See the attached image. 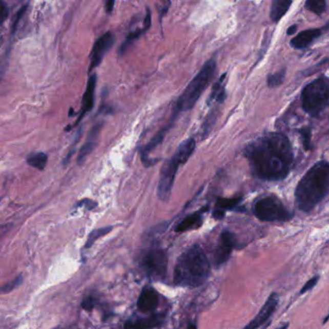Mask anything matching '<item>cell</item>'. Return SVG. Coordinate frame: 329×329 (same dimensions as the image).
I'll return each instance as SVG.
<instances>
[{"label":"cell","mask_w":329,"mask_h":329,"mask_svg":"<svg viewBox=\"0 0 329 329\" xmlns=\"http://www.w3.org/2000/svg\"><path fill=\"white\" fill-rule=\"evenodd\" d=\"M244 155L253 173L265 181L284 180L294 160L288 137L280 132H270L250 142Z\"/></svg>","instance_id":"6da1fadb"},{"label":"cell","mask_w":329,"mask_h":329,"mask_svg":"<svg viewBox=\"0 0 329 329\" xmlns=\"http://www.w3.org/2000/svg\"><path fill=\"white\" fill-rule=\"evenodd\" d=\"M329 193V162L319 161L298 182L296 190L297 208L308 213Z\"/></svg>","instance_id":"7a4b0ae2"},{"label":"cell","mask_w":329,"mask_h":329,"mask_svg":"<svg viewBox=\"0 0 329 329\" xmlns=\"http://www.w3.org/2000/svg\"><path fill=\"white\" fill-rule=\"evenodd\" d=\"M211 273V263L205 251L193 245L178 258L174 269V282L187 288H197L206 282Z\"/></svg>","instance_id":"3957f363"},{"label":"cell","mask_w":329,"mask_h":329,"mask_svg":"<svg viewBox=\"0 0 329 329\" xmlns=\"http://www.w3.org/2000/svg\"><path fill=\"white\" fill-rule=\"evenodd\" d=\"M195 148V139L189 138L182 141L176 150L173 156L161 167L157 184V196L161 201L167 202L170 199L178 169L190 159Z\"/></svg>","instance_id":"277c9868"},{"label":"cell","mask_w":329,"mask_h":329,"mask_svg":"<svg viewBox=\"0 0 329 329\" xmlns=\"http://www.w3.org/2000/svg\"><path fill=\"white\" fill-rule=\"evenodd\" d=\"M216 71V62L214 59L208 60L205 65L202 67L200 72L198 73L195 77L190 81L188 87L182 92L181 96L178 98L172 110V117L171 122L173 123L174 120L177 116L180 115L181 112L189 111L191 108L196 105L199 98L206 90L208 85L212 81L214 74Z\"/></svg>","instance_id":"5b68a950"},{"label":"cell","mask_w":329,"mask_h":329,"mask_svg":"<svg viewBox=\"0 0 329 329\" xmlns=\"http://www.w3.org/2000/svg\"><path fill=\"white\" fill-rule=\"evenodd\" d=\"M302 107L306 113L318 117L329 106V83L324 78L316 79L305 86L301 94Z\"/></svg>","instance_id":"8992f818"},{"label":"cell","mask_w":329,"mask_h":329,"mask_svg":"<svg viewBox=\"0 0 329 329\" xmlns=\"http://www.w3.org/2000/svg\"><path fill=\"white\" fill-rule=\"evenodd\" d=\"M253 212L256 217L262 221H289L293 217V214L275 196H265L257 200Z\"/></svg>","instance_id":"52a82bcc"},{"label":"cell","mask_w":329,"mask_h":329,"mask_svg":"<svg viewBox=\"0 0 329 329\" xmlns=\"http://www.w3.org/2000/svg\"><path fill=\"white\" fill-rule=\"evenodd\" d=\"M140 264L149 278L163 280L167 273L168 259L163 250L152 249L142 257Z\"/></svg>","instance_id":"ba28073f"},{"label":"cell","mask_w":329,"mask_h":329,"mask_svg":"<svg viewBox=\"0 0 329 329\" xmlns=\"http://www.w3.org/2000/svg\"><path fill=\"white\" fill-rule=\"evenodd\" d=\"M114 41H115L114 34L108 31L104 35H101L94 44V47L91 51L89 73H91L95 68L100 65L107 51L112 48Z\"/></svg>","instance_id":"9c48e42d"},{"label":"cell","mask_w":329,"mask_h":329,"mask_svg":"<svg viewBox=\"0 0 329 329\" xmlns=\"http://www.w3.org/2000/svg\"><path fill=\"white\" fill-rule=\"evenodd\" d=\"M237 240L236 236L231 231H223L220 235V242L216 248L214 253V263L216 265H221L226 263L229 258L233 249L236 246Z\"/></svg>","instance_id":"30bf717a"},{"label":"cell","mask_w":329,"mask_h":329,"mask_svg":"<svg viewBox=\"0 0 329 329\" xmlns=\"http://www.w3.org/2000/svg\"><path fill=\"white\" fill-rule=\"evenodd\" d=\"M278 295L273 293L268 300L264 302L261 310L256 315L255 318L250 321L246 326L243 329H257L261 325H263L265 321H268L272 316V314L275 311L277 305H278Z\"/></svg>","instance_id":"8fae6325"},{"label":"cell","mask_w":329,"mask_h":329,"mask_svg":"<svg viewBox=\"0 0 329 329\" xmlns=\"http://www.w3.org/2000/svg\"><path fill=\"white\" fill-rule=\"evenodd\" d=\"M96 85H97V74H91L90 77L88 78L86 90L83 95V104H81V109L79 112V117L77 118L76 122L74 125H77L83 119V117L86 115L88 112H90L92 108L94 107L95 104V91H96Z\"/></svg>","instance_id":"7c38bea8"},{"label":"cell","mask_w":329,"mask_h":329,"mask_svg":"<svg viewBox=\"0 0 329 329\" xmlns=\"http://www.w3.org/2000/svg\"><path fill=\"white\" fill-rule=\"evenodd\" d=\"M159 297L156 290L150 286L144 287L140 293L138 300H137V308L140 312H154L158 306Z\"/></svg>","instance_id":"4fadbf2b"},{"label":"cell","mask_w":329,"mask_h":329,"mask_svg":"<svg viewBox=\"0 0 329 329\" xmlns=\"http://www.w3.org/2000/svg\"><path fill=\"white\" fill-rule=\"evenodd\" d=\"M321 35V29L320 28L305 30L303 32L297 34V36L291 41V45L293 48L297 50L305 49L308 46H310L313 42L315 41L317 38H319Z\"/></svg>","instance_id":"5bb4252c"},{"label":"cell","mask_w":329,"mask_h":329,"mask_svg":"<svg viewBox=\"0 0 329 329\" xmlns=\"http://www.w3.org/2000/svg\"><path fill=\"white\" fill-rule=\"evenodd\" d=\"M207 210H208L207 208H204L199 212L188 215L178 224L175 231L178 233H181V232H187V231L197 229L199 227H201L203 223V214L204 212H206Z\"/></svg>","instance_id":"9a60e30c"},{"label":"cell","mask_w":329,"mask_h":329,"mask_svg":"<svg viewBox=\"0 0 329 329\" xmlns=\"http://www.w3.org/2000/svg\"><path fill=\"white\" fill-rule=\"evenodd\" d=\"M146 12H147V14H146V17L144 19V23H143V27L129 34V36L127 37L126 41L124 42L123 44L121 45L120 49H119V53L120 54H124L127 51V50L132 46V44L136 41L142 34L145 33L150 28V26H151V12H150V9L147 8Z\"/></svg>","instance_id":"2e32d148"},{"label":"cell","mask_w":329,"mask_h":329,"mask_svg":"<svg viewBox=\"0 0 329 329\" xmlns=\"http://www.w3.org/2000/svg\"><path fill=\"white\" fill-rule=\"evenodd\" d=\"M161 321L162 320L156 316L151 319L130 320L125 323V329H154Z\"/></svg>","instance_id":"e0dca14e"},{"label":"cell","mask_w":329,"mask_h":329,"mask_svg":"<svg viewBox=\"0 0 329 329\" xmlns=\"http://www.w3.org/2000/svg\"><path fill=\"white\" fill-rule=\"evenodd\" d=\"M225 79H226V74H222L220 76V78L214 83V87L212 89V93L208 99L209 106H211L214 102H222L226 98L225 85H224Z\"/></svg>","instance_id":"ac0fdd59"},{"label":"cell","mask_w":329,"mask_h":329,"mask_svg":"<svg viewBox=\"0 0 329 329\" xmlns=\"http://www.w3.org/2000/svg\"><path fill=\"white\" fill-rule=\"evenodd\" d=\"M292 1L290 0H274L271 9V18L273 23H278L288 12Z\"/></svg>","instance_id":"d6986e66"},{"label":"cell","mask_w":329,"mask_h":329,"mask_svg":"<svg viewBox=\"0 0 329 329\" xmlns=\"http://www.w3.org/2000/svg\"><path fill=\"white\" fill-rule=\"evenodd\" d=\"M170 124H169L167 127L161 129V130L157 132L156 135L152 138V140L149 142L148 144H146L143 148L140 150L141 158H143V157H149V153L152 152L154 149H156V146H158V145L163 141L166 133H167V132L169 131V129H170Z\"/></svg>","instance_id":"ffe728a7"},{"label":"cell","mask_w":329,"mask_h":329,"mask_svg":"<svg viewBox=\"0 0 329 329\" xmlns=\"http://www.w3.org/2000/svg\"><path fill=\"white\" fill-rule=\"evenodd\" d=\"M48 159H49V156L46 153L37 152V153H32L27 156L26 162H27V164L32 166L34 168L43 171L47 166Z\"/></svg>","instance_id":"44dd1931"},{"label":"cell","mask_w":329,"mask_h":329,"mask_svg":"<svg viewBox=\"0 0 329 329\" xmlns=\"http://www.w3.org/2000/svg\"><path fill=\"white\" fill-rule=\"evenodd\" d=\"M241 201V198H218L216 202L215 209L220 210L223 212L235 210L239 206V202Z\"/></svg>","instance_id":"7402d4cb"},{"label":"cell","mask_w":329,"mask_h":329,"mask_svg":"<svg viewBox=\"0 0 329 329\" xmlns=\"http://www.w3.org/2000/svg\"><path fill=\"white\" fill-rule=\"evenodd\" d=\"M218 115V112L216 109H213L208 116H207L204 123L202 125V129H201V134H202V138H206L207 136L209 135V133L213 130L214 124L216 121V118Z\"/></svg>","instance_id":"603a6c76"},{"label":"cell","mask_w":329,"mask_h":329,"mask_svg":"<svg viewBox=\"0 0 329 329\" xmlns=\"http://www.w3.org/2000/svg\"><path fill=\"white\" fill-rule=\"evenodd\" d=\"M97 140L95 139H88L87 138V142L83 145L81 149L79 150L78 153V156H77V163L79 165L83 164V162H85L86 158L90 155L91 153L93 152V150L96 147Z\"/></svg>","instance_id":"cb8c5ba5"},{"label":"cell","mask_w":329,"mask_h":329,"mask_svg":"<svg viewBox=\"0 0 329 329\" xmlns=\"http://www.w3.org/2000/svg\"><path fill=\"white\" fill-rule=\"evenodd\" d=\"M305 7L316 15H321L326 9V2L323 0H308L305 3Z\"/></svg>","instance_id":"d4e9b609"},{"label":"cell","mask_w":329,"mask_h":329,"mask_svg":"<svg viewBox=\"0 0 329 329\" xmlns=\"http://www.w3.org/2000/svg\"><path fill=\"white\" fill-rule=\"evenodd\" d=\"M112 230V226H109V227H104V228H99V229H96V230L91 232L89 237H88V239L86 241V244H85V247L86 248H90L94 242L97 240V239L102 237V236H106L108 233H110Z\"/></svg>","instance_id":"484cf974"},{"label":"cell","mask_w":329,"mask_h":329,"mask_svg":"<svg viewBox=\"0 0 329 329\" xmlns=\"http://www.w3.org/2000/svg\"><path fill=\"white\" fill-rule=\"evenodd\" d=\"M285 74H286V71H285V69H283V70H280L279 72L270 75L269 79H268V85L272 88L279 86L284 81Z\"/></svg>","instance_id":"4316f807"},{"label":"cell","mask_w":329,"mask_h":329,"mask_svg":"<svg viewBox=\"0 0 329 329\" xmlns=\"http://www.w3.org/2000/svg\"><path fill=\"white\" fill-rule=\"evenodd\" d=\"M299 133H300L302 140H303L305 150H309V149L311 148V137H312L311 129L304 127L301 130H299Z\"/></svg>","instance_id":"83f0119b"},{"label":"cell","mask_w":329,"mask_h":329,"mask_svg":"<svg viewBox=\"0 0 329 329\" xmlns=\"http://www.w3.org/2000/svg\"><path fill=\"white\" fill-rule=\"evenodd\" d=\"M22 283H23V276H22V275H18L17 278H15V279L11 281V282L6 283V284L1 288V292H2L3 294L10 293V292H12L13 290L17 288Z\"/></svg>","instance_id":"f1b7e54d"},{"label":"cell","mask_w":329,"mask_h":329,"mask_svg":"<svg viewBox=\"0 0 329 329\" xmlns=\"http://www.w3.org/2000/svg\"><path fill=\"white\" fill-rule=\"evenodd\" d=\"M96 301H97V299H96L95 296H85L84 299L83 300V302H81V307H83L84 310L90 312V311H92V310L94 309V307H95V305H96Z\"/></svg>","instance_id":"f546056e"},{"label":"cell","mask_w":329,"mask_h":329,"mask_svg":"<svg viewBox=\"0 0 329 329\" xmlns=\"http://www.w3.org/2000/svg\"><path fill=\"white\" fill-rule=\"evenodd\" d=\"M319 279H320V277H319V276H314V277L311 278V279L308 280V281L306 282V284H305L304 286H303V287L301 288V290H300V294L302 295V294L307 293L308 291L312 290V289L317 285V283H318Z\"/></svg>","instance_id":"4dcf8cb0"},{"label":"cell","mask_w":329,"mask_h":329,"mask_svg":"<svg viewBox=\"0 0 329 329\" xmlns=\"http://www.w3.org/2000/svg\"><path fill=\"white\" fill-rule=\"evenodd\" d=\"M26 9H27V4H26V5H25L24 7H22V8L18 10V12H17V15H16V19L14 20V23H13V26H12V34H14L15 33V32H16V30H17V25H18V23H19L20 18H22V17H23V16L25 15V12H26Z\"/></svg>","instance_id":"1f68e13d"},{"label":"cell","mask_w":329,"mask_h":329,"mask_svg":"<svg viewBox=\"0 0 329 329\" xmlns=\"http://www.w3.org/2000/svg\"><path fill=\"white\" fill-rule=\"evenodd\" d=\"M98 206V204L93 201V200H90V199H83L81 201H79L77 204H76V207L77 208H80V207H85L87 210H94L96 207Z\"/></svg>","instance_id":"d6a6232c"},{"label":"cell","mask_w":329,"mask_h":329,"mask_svg":"<svg viewBox=\"0 0 329 329\" xmlns=\"http://www.w3.org/2000/svg\"><path fill=\"white\" fill-rule=\"evenodd\" d=\"M0 23L1 25H3V23L5 22V19L8 17L9 9L7 4L4 1L0 2Z\"/></svg>","instance_id":"836d02e7"},{"label":"cell","mask_w":329,"mask_h":329,"mask_svg":"<svg viewBox=\"0 0 329 329\" xmlns=\"http://www.w3.org/2000/svg\"><path fill=\"white\" fill-rule=\"evenodd\" d=\"M114 5H115V1L113 0H108L106 2V11L107 13H111L112 10L114 8Z\"/></svg>","instance_id":"e575fe53"},{"label":"cell","mask_w":329,"mask_h":329,"mask_svg":"<svg viewBox=\"0 0 329 329\" xmlns=\"http://www.w3.org/2000/svg\"><path fill=\"white\" fill-rule=\"evenodd\" d=\"M213 215H214V217L215 219H222L223 217H224V215H225V212L215 209Z\"/></svg>","instance_id":"d590c367"},{"label":"cell","mask_w":329,"mask_h":329,"mask_svg":"<svg viewBox=\"0 0 329 329\" xmlns=\"http://www.w3.org/2000/svg\"><path fill=\"white\" fill-rule=\"evenodd\" d=\"M296 29H297V25H292L291 27H289L288 31H287V34H288V35H293V34L296 32Z\"/></svg>","instance_id":"8d00e7d4"},{"label":"cell","mask_w":329,"mask_h":329,"mask_svg":"<svg viewBox=\"0 0 329 329\" xmlns=\"http://www.w3.org/2000/svg\"><path fill=\"white\" fill-rule=\"evenodd\" d=\"M188 329H197V327H196V325H195V324L190 323V324H189V326H188Z\"/></svg>","instance_id":"74e56055"},{"label":"cell","mask_w":329,"mask_h":329,"mask_svg":"<svg viewBox=\"0 0 329 329\" xmlns=\"http://www.w3.org/2000/svg\"><path fill=\"white\" fill-rule=\"evenodd\" d=\"M287 327H288V324H285V325H283V326H281V327L277 329H287Z\"/></svg>","instance_id":"f35d334b"},{"label":"cell","mask_w":329,"mask_h":329,"mask_svg":"<svg viewBox=\"0 0 329 329\" xmlns=\"http://www.w3.org/2000/svg\"><path fill=\"white\" fill-rule=\"evenodd\" d=\"M329 320V315H327V317L324 319V321H323V323H325V322H327V321Z\"/></svg>","instance_id":"ab89813d"},{"label":"cell","mask_w":329,"mask_h":329,"mask_svg":"<svg viewBox=\"0 0 329 329\" xmlns=\"http://www.w3.org/2000/svg\"><path fill=\"white\" fill-rule=\"evenodd\" d=\"M52 329H67L65 328V327H62V326H57V327H54V328Z\"/></svg>","instance_id":"60d3db41"}]
</instances>
